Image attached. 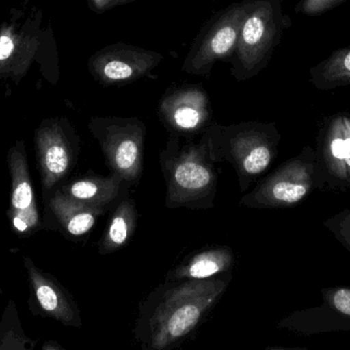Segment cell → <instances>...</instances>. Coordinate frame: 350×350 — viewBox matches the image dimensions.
<instances>
[{"label":"cell","instance_id":"obj_6","mask_svg":"<svg viewBox=\"0 0 350 350\" xmlns=\"http://www.w3.org/2000/svg\"><path fill=\"white\" fill-rule=\"evenodd\" d=\"M246 12L247 1H243L214 16L196 39L183 63V70L195 75H207L215 62L232 55Z\"/></svg>","mask_w":350,"mask_h":350},{"label":"cell","instance_id":"obj_12","mask_svg":"<svg viewBox=\"0 0 350 350\" xmlns=\"http://www.w3.org/2000/svg\"><path fill=\"white\" fill-rule=\"evenodd\" d=\"M42 205L44 229L59 232L71 240L88 236L106 212L69 199L59 190H55Z\"/></svg>","mask_w":350,"mask_h":350},{"label":"cell","instance_id":"obj_17","mask_svg":"<svg viewBox=\"0 0 350 350\" xmlns=\"http://www.w3.org/2000/svg\"><path fill=\"white\" fill-rule=\"evenodd\" d=\"M137 219L135 201L131 199H125L111 216L106 230L98 242V254H112L124 247L135 234Z\"/></svg>","mask_w":350,"mask_h":350},{"label":"cell","instance_id":"obj_2","mask_svg":"<svg viewBox=\"0 0 350 350\" xmlns=\"http://www.w3.org/2000/svg\"><path fill=\"white\" fill-rule=\"evenodd\" d=\"M159 162L165 180L167 209H213L218 174L205 136L199 143L180 144L177 138H170Z\"/></svg>","mask_w":350,"mask_h":350},{"label":"cell","instance_id":"obj_15","mask_svg":"<svg viewBox=\"0 0 350 350\" xmlns=\"http://www.w3.org/2000/svg\"><path fill=\"white\" fill-rule=\"evenodd\" d=\"M234 264V255L228 247H212L185 259L172 269L166 281L208 279L230 273Z\"/></svg>","mask_w":350,"mask_h":350},{"label":"cell","instance_id":"obj_21","mask_svg":"<svg viewBox=\"0 0 350 350\" xmlns=\"http://www.w3.org/2000/svg\"><path fill=\"white\" fill-rule=\"evenodd\" d=\"M42 350H62L63 347L59 345V343L55 342V341L49 340L46 342L43 343L42 347H41Z\"/></svg>","mask_w":350,"mask_h":350},{"label":"cell","instance_id":"obj_23","mask_svg":"<svg viewBox=\"0 0 350 350\" xmlns=\"http://www.w3.org/2000/svg\"><path fill=\"white\" fill-rule=\"evenodd\" d=\"M345 68L350 71V53L345 57Z\"/></svg>","mask_w":350,"mask_h":350},{"label":"cell","instance_id":"obj_8","mask_svg":"<svg viewBox=\"0 0 350 350\" xmlns=\"http://www.w3.org/2000/svg\"><path fill=\"white\" fill-rule=\"evenodd\" d=\"M28 277V304L33 316L53 318L66 327L81 328L80 310L73 296L51 273L39 268L28 255L23 257Z\"/></svg>","mask_w":350,"mask_h":350},{"label":"cell","instance_id":"obj_7","mask_svg":"<svg viewBox=\"0 0 350 350\" xmlns=\"http://www.w3.org/2000/svg\"><path fill=\"white\" fill-rule=\"evenodd\" d=\"M6 164L10 178V205L6 211L10 229L18 238H31L44 229V225L37 205L24 140H18L10 148Z\"/></svg>","mask_w":350,"mask_h":350},{"label":"cell","instance_id":"obj_16","mask_svg":"<svg viewBox=\"0 0 350 350\" xmlns=\"http://www.w3.org/2000/svg\"><path fill=\"white\" fill-rule=\"evenodd\" d=\"M164 121L174 131L193 133L209 119L207 102L200 96H180L162 108Z\"/></svg>","mask_w":350,"mask_h":350},{"label":"cell","instance_id":"obj_22","mask_svg":"<svg viewBox=\"0 0 350 350\" xmlns=\"http://www.w3.org/2000/svg\"><path fill=\"white\" fill-rule=\"evenodd\" d=\"M345 160L350 166V138L345 140Z\"/></svg>","mask_w":350,"mask_h":350},{"label":"cell","instance_id":"obj_20","mask_svg":"<svg viewBox=\"0 0 350 350\" xmlns=\"http://www.w3.org/2000/svg\"><path fill=\"white\" fill-rule=\"evenodd\" d=\"M119 1H125V0H92V8L94 10H103L104 8H110L114 4L118 3Z\"/></svg>","mask_w":350,"mask_h":350},{"label":"cell","instance_id":"obj_13","mask_svg":"<svg viewBox=\"0 0 350 350\" xmlns=\"http://www.w3.org/2000/svg\"><path fill=\"white\" fill-rule=\"evenodd\" d=\"M39 34L33 24L6 22L0 28V78L18 80L26 74L38 51Z\"/></svg>","mask_w":350,"mask_h":350},{"label":"cell","instance_id":"obj_1","mask_svg":"<svg viewBox=\"0 0 350 350\" xmlns=\"http://www.w3.org/2000/svg\"><path fill=\"white\" fill-rule=\"evenodd\" d=\"M232 275L166 281L139 306L135 341L145 350H170L183 342L219 302Z\"/></svg>","mask_w":350,"mask_h":350},{"label":"cell","instance_id":"obj_5","mask_svg":"<svg viewBox=\"0 0 350 350\" xmlns=\"http://www.w3.org/2000/svg\"><path fill=\"white\" fill-rule=\"evenodd\" d=\"M88 127L100 144L111 172L119 175L124 183L137 185L143 175L145 123L137 118L94 117Z\"/></svg>","mask_w":350,"mask_h":350},{"label":"cell","instance_id":"obj_18","mask_svg":"<svg viewBox=\"0 0 350 350\" xmlns=\"http://www.w3.org/2000/svg\"><path fill=\"white\" fill-rule=\"evenodd\" d=\"M36 345L25 334L16 302L10 299L0 321V350H32Z\"/></svg>","mask_w":350,"mask_h":350},{"label":"cell","instance_id":"obj_10","mask_svg":"<svg viewBox=\"0 0 350 350\" xmlns=\"http://www.w3.org/2000/svg\"><path fill=\"white\" fill-rule=\"evenodd\" d=\"M310 189L304 168L298 162H289L259 183L240 203L251 209H271L294 205Z\"/></svg>","mask_w":350,"mask_h":350},{"label":"cell","instance_id":"obj_14","mask_svg":"<svg viewBox=\"0 0 350 350\" xmlns=\"http://www.w3.org/2000/svg\"><path fill=\"white\" fill-rule=\"evenodd\" d=\"M123 184L122 178L111 172L110 176L94 175L67 180L57 190L84 205L107 210V205L118 197Z\"/></svg>","mask_w":350,"mask_h":350},{"label":"cell","instance_id":"obj_11","mask_svg":"<svg viewBox=\"0 0 350 350\" xmlns=\"http://www.w3.org/2000/svg\"><path fill=\"white\" fill-rule=\"evenodd\" d=\"M161 57L145 49L120 45L108 47L92 58V73L103 84L129 82L147 73Z\"/></svg>","mask_w":350,"mask_h":350},{"label":"cell","instance_id":"obj_9","mask_svg":"<svg viewBox=\"0 0 350 350\" xmlns=\"http://www.w3.org/2000/svg\"><path fill=\"white\" fill-rule=\"evenodd\" d=\"M247 12L243 21L232 60V74L245 80L258 71L271 37L269 8L261 0H246Z\"/></svg>","mask_w":350,"mask_h":350},{"label":"cell","instance_id":"obj_4","mask_svg":"<svg viewBox=\"0 0 350 350\" xmlns=\"http://www.w3.org/2000/svg\"><path fill=\"white\" fill-rule=\"evenodd\" d=\"M35 160L44 203L77 166L80 139L68 119H43L34 133Z\"/></svg>","mask_w":350,"mask_h":350},{"label":"cell","instance_id":"obj_19","mask_svg":"<svg viewBox=\"0 0 350 350\" xmlns=\"http://www.w3.org/2000/svg\"><path fill=\"white\" fill-rule=\"evenodd\" d=\"M331 151L333 156L337 160H345V140L335 139L331 144Z\"/></svg>","mask_w":350,"mask_h":350},{"label":"cell","instance_id":"obj_3","mask_svg":"<svg viewBox=\"0 0 350 350\" xmlns=\"http://www.w3.org/2000/svg\"><path fill=\"white\" fill-rule=\"evenodd\" d=\"M204 136L214 162L232 164L242 192L271 166L275 158L273 135L260 123L213 125Z\"/></svg>","mask_w":350,"mask_h":350}]
</instances>
